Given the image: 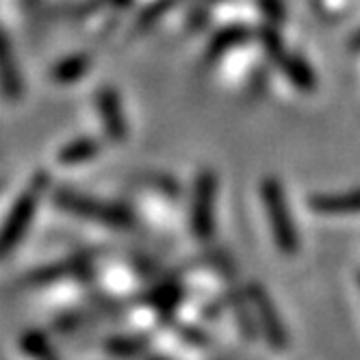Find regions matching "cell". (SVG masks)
Listing matches in <instances>:
<instances>
[{
	"label": "cell",
	"instance_id": "4",
	"mask_svg": "<svg viewBox=\"0 0 360 360\" xmlns=\"http://www.w3.org/2000/svg\"><path fill=\"white\" fill-rule=\"evenodd\" d=\"M352 48H358V50H360V33L352 39Z\"/></svg>",
	"mask_w": 360,
	"mask_h": 360
},
{
	"label": "cell",
	"instance_id": "2",
	"mask_svg": "<svg viewBox=\"0 0 360 360\" xmlns=\"http://www.w3.org/2000/svg\"><path fill=\"white\" fill-rule=\"evenodd\" d=\"M252 302L256 306V313H259L261 328L265 332L267 341L276 349H285L289 345L287 332H285V326H282V321H280V317L276 313V308L271 306V300L267 297V293L261 287H254L252 289Z\"/></svg>",
	"mask_w": 360,
	"mask_h": 360
},
{
	"label": "cell",
	"instance_id": "3",
	"mask_svg": "<svg viewBox=\"0 0 360 360\" xmlns=\"http://www.w3.org/2000/svg\"><path fill=\"white\" fill-rule=\"evenodd\" d=\"M311 207L319 213L337 215V213H358L360 211V191H349L341 195H321L313 198Z\"/></svg>",
	"mask_w": 360,
	"mask_h": 360
},
{
	"label": "cell",
	"instance_id": "1",
	"mask_svg": "<svg viewBox=\"0 0 360 360\" xmlns=\"http://www.w3.org/2000/svg\"><path fill=\"white\" fill-rule=\"evenodd\" d=\"M263 200L269 213V221L274 228V237L278 248L285 254H293L297 250V237H295V228L289 215V209L282 198V191L278 187L276 180H265L263 185Z\"/></svg>",
	"mask_w": 360,
	"mask_h": 360
},
{
	"label": "cell",
	"instance_id": "5",
	"mask_svg": "<svg viewBox=\"0 0 360 360\" xmlns=\"http://www.w3.org/2000/svg\"><path fill=\"white\" fill-rule=\"evenodd\" d=\"M358 280H360V276H358Z\"/></svg>",
	"mask_w": 360,
	"mask_h": 360
}]
</instances>
